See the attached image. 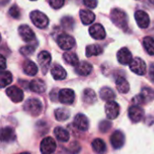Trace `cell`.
Masks as SVG:
<instances>
[{
  "instance_id": "bcb514c9",
  "label": "cell",
  "mask_w": 154,
  "mask_h": 154,
  "mask_svg": "<svg viewBox=\"0 0 154 154\" xmlns=\"http://www.w3.org/2000/svg\"><path fill=\"white\" fill-rule=\"evenodd\" d=\"M31 1H35V0H31Z\"/></svg>"
},
{
  "instance_id": "e575fe53",
  "label": "cell",
  "mask_w": 154,
  "mask_h": 154,
  "mask_svg": "<svg viewBox=\"0 0 154 154\" xmlns=\"http://www.w3.org/2000/svg\"><path fill=\"white\" fill-rule=\"evenodd\" d=\"M62 26L66 29H72L74 25V20L71 17H64L61 20Z\"/></svg>"
},
{
  "instance_id": "f546056e",
  "label": "cell",
  "mask_w": 154,
  "mask_h": 154,
  "mask_svg": "<svg viewBox=\"0 0 154 154\" xmlns=\"http://www.w3.org/2000/svg\"><path fill=\"white\" fill-rule=\"evenodd\" d=\"M83 101L87 104H93L96 102V94L92 89H85L83 94Z\"/></svg>"
},
{
  "instance_id": "484cf974",
  "label": "cell",
  "mask_w": 154,
  "mask_h": 154,
  "mask_svg": "<svg viewBox=\"0 0 154 154\" xmlns=\"http://www.w3.org/2000/svg\"><path fill=\"white\" fill-rule=\"evenodd\" d=\"M116 87L121 94H127L130 90V85L124 77H118L116 79Z\"/></svg>"
},
{
  "instance_id": "52a82bcc",
  "label": "cell",
  "mask_w": 154,
  "mask_h": 154,
  "mask_svg": "<svg viewBox=\"0 0 154 154\" xmlns=\"http://www.w3.org/2000/svg\"><path fill=\"white\" fill-rule=\"evenodd\" d=\"M56 149V142L52 137L45 138L40 144V150L42 154H53Z\"/></svg>"
},
{
  "instance_id": "4316f807",
  "label": "cell",
  "mask_w": 154,
  "mask_h": 154,
  "mask_svg": "<svg viewBox=\"0 0 154 154\" xmlns=\"http://www.w3.org/2000/svg\"><path fill=\"white\" fill-rule=\"evenodd\" d=\"M63 58L64 60V62L72 66H76L79 63V59L77 54L73 52H65L63 54Z\"/></svg>"
},
{
  "instance_id": "83f0119b",
  "label": "cell",
  "mask_w": 154,
  "mask_h": 154,
  "mask_svg": "<svg viewBox=\"0 0 154 154\" xmlns=\"http://www.w3.org/2000/svg\"><path fill=\"white\" fill-rule=\"evenodd\" d=\"M55 137L63 142H66L70 139V134L67 130L63 129V127H56L54 131Z\"/></svg>"
},
{
  "instance_id": "836d02e7",
  "label": "cell",
  "mask_w": 154,
  "mask_h": 154,
  "mask_svg": "<svg viewBox=\"0 0 154 154\" xmlns=\"http://www.w3.org/2000/svg\"><path fill=\"white\" fill-rule=\"evenodd\" d=\"M92 147L97 153H103L106 150V144L102 139H95L92 143Z\"/></svg>"
},
{
  "instance_id": "b9f144b4",
  "label": "cell",
  "mask_w": 154,
  "mask_h": 154,
  "mask_svg": "<svg viewBox=\"0 0 154 154\" xmlns=\"http://www.w3.org/2000/svg\"><path fill=\"white\" fill-rule=\"evenodd\" d=\"M149 75L150 80L154 83V63H152L149 65Z\"/></svg>"
},
{
  "instance_id": "3957f363",
  "label": "cell",
  "mask_w": 154,
  "mask_h": 154,
  "mask_svg": "<svg viewBox=\"0 0 154 154\" xmlns=\"http://www.w3.org/2000/svg\"><path fill=\"white\" fill-rule=\"evenodd\" d=\"M153 100H154V90H152L149 87L142 88L140 94L133 98V102L135 103V105L147 103Z\"/></svg>"
},
{
  "instance_id": "ab89813d",
  "label": "cell",
  "mask_w": 154,
  "mask_h": 154,
  "mask_svg": "<svg viewBox=\"0 0 154 154\" xmlns=\"http://www.w3.org/2000/svg\"><path fill=\"white\" fill-rule=\"evenodd\" d=\"M84 4L89 8H95L97 7V0H84Z\"/></svg>"
},
{
  "instance_id": "4fadbf2b",
  "label": "cell",
  "mask_w": 154,
  "mask_h": 154,
  "mask_svg": "<svg viewBox=\"0 0 154 154\" xmlns=\"http://www.w3.org/2000/svg\"><path fill=\"white\" fill-rule=\"evenodd\" d=\"M134 17H135V20L139 26V27L142 28V29H145L149 26V17L148 16V14L142 10H138L135 12V15H134Z\"/></svg>"
},
{
  "instance_id": "ee69618b",
  "label": "cell",
  "mask_w": 154,
  "mask_h": 154,
  "mask_svg": "<svg viewBox=\"0 0 154 154\" xmlns=\"http://www.w3.org/2000/svg\"><path fill=\"white\" fill-rule=\"evenodd\" d=\"M20 154H30V153H28V152H24V153H20Z\"/></svg>"
},
{
  "instance_id": "7bdbcfd3",
  "label": "cell",
  "mask_w": 154,
  "mask_h": 154,
  "mask_svg": "<svg viewBox=\"0 0 154 154\" xmlns=\"http://www.w3.org/2000/svg\"><path fill=\"white\" fill-rule=\"evenodd\" d=\"M149 2L150 4H152L153 6H154V0H149Z\"/></svg>"
},
{
  "instance_id": "603a6c76",
  "label": "cell",
  "mask_w": 154,
  "mask_h": 154,
  "mask_svg": "<svg viewBox=\"0 0 154 154\" xmlns=\"http://www.w3.org/2000/svg\"><path fill=\"white\" fill-rule=\"evenodd\" d=\"M13 80V76L8 71H0V88L8 86Z\"/></svg>"
},
{
  "instance_id": "5bb4252c",
  "label": "cell",
  "mask_w": 154,
  "mask_h": 154,
  "mask_svg": "<svg viewBox=\"0 0 154 154\" xmlns=\"http://www.w3.org/2000/svg\"><path fill=\"white\" fill-rule=\"evenodd\" d=\"M129 117L132 122H139L141 121L144 115V111L139 105L131 106L129 109Z\"/></svg>"
},
{
  "instance_id": "cb8c5ba5",
  "label": "cell",
  "mask_w": 154,
  "mask_h": 154,
  "mask_svg": "<svg viewBox=\"0 0 154 154\" xmlns=\"http://www.w3.org/2000/svg\"><path fill=\"white\" fill-rule=\"evenodd\" d=\"M51 73L54 79L55 80H63L66 78V71L61 65L58 64L53 66V68L51 69Z\"/></svg>"
},
{
  "instance_id": "7c38bea8",
  "label": "cell",
  "mask_w": 154,
  "mask_h": 154,
  "mask_svg": "<svg viewBox=\"0 0 154 154\" xmlns=\"http://www.w3.org/2000/svg\"><path fill=\"white\" fill-rule=\"evenodd\" d=\"M89 34L90 35L96 40H103L106 36L105 30L103 26L100 24H94L89 28Z\"/></svg>"
},
{
  "instance_id": "1f68e13d",
  "label": "cell",
  "mask_w": 154,
  "mask_h": 154,
  "mask_svg": "<svg viewBox=\"0 0 154 154\" xmlns=\"http://www.w3.org/2000/svg\"><path fill=\"white\" fill-rule=\"evenodd\" d=\"M54 116L57 121L63 122V121H66L67 119H69L70 112H69V110H67L65 108H59L54 111Z\"/></svg>"
},
{
  "instance_id": "ac0fdd59",
  "label": "cell",
  "mask_w": 154,
  "mask_h": 154,
  "mask_svg": "<svg viewBox=\"0 0 154 154\" xmlns=\"http://www.w3.org/2000/svg\"><path fill=\"white\" fill-rule=\"evenodd\" d=\"M111 143L114 149H120L123 146L125 141L124 134L121 131H115L111 136Z\"/></svg>"
},
{
  "instance_id": "e0dca14e",
  "label": "cell",
  "mask_w": 154,
  "mask_h": 154,
  "mask_svg": "<svg viewBox=\"0 0 154 154\" xmlns=\"http://www.w3.org/2000/svg\"><path fill=\"white\" fill-rule=\"evenodd\" d=\"M18 33L21 38L25 42H31L35 39V33L34 31L26 25H22L18 28Z\"/></svg>"
},
{
  "instance_id": "5b68a950",
  "label": "cell",
  "mask_w": 154,
  "mask_h": 154,
  "mask_svg": "<svg viewBox=\"0 0 154 154\" xmlns=\"http://www.w3.org/2000/svg\"><path fill=\"white\" fill-rule=\"evenodd\" d=\"M129 64H130L131 71L133 72L134 73H136L138 75H144L146 73V71H147L146 63L141 58L136 57V58L132 59Z\"/></svg>"
},
{
  "instance_id": "d4e9b609",
  "label": "cell",
  "mask_w": 154,
  "mask_h": 154,
  "mask_svg": "<svg viewBox=\"0 0 154 154\" xmlns=\"http://www.w3.org/2000/svg\"><path fill=\"white\" fill-rule=\"evenodd\" d=\"M23 70H24L25 73H26L27 75L34 76L37 73L38 67L34 62H32L30 60H26L23 64Z\"/></svg>"
},
{
  "instance_id": "ba28073f",
  "label": "cell",
  "mask_w": 154,
  "mask_h": 154,
  "mask_svg": "<svg viewBox=\"0 0 154 154\" xmlns=\"http://www.w3.org/2000/svg\"><path fill=\"white\" fill-rule=\"evenodd\" d=\"M75 94L72 89H62L58 94V100L63 104H72L74 101Z\"/></svg>"
},
{
  "instance_id": "d6a6232c",
  "label": "cell",
  "mask_w": 154,
  "mask_h": 154,
  "mask_svg": "<svg viewBox=\"0 0 154 154\" xmlns=\"http://www.w3.org/2000/svg\"><path fill=\"white\" fill-rule=\"evenodd\" d=\"M143 46L146 52L149 55H154V39L149 36H146L143 39Z\"/></svg>"
},
{
  "instance_id": "f6af8a7d",
  "label": "cell",
  "mask_w": 154,
  "mask_h": 154,
  "mask_svg": "<svg viewBox=\"0 0 154 154\" xmlns=\"http://www.w3.org/2000/svg\"><path fill=\"white\" fill-rule=\"evenodd\" d=\"M0 41H1V35H0Z\"/></svg>"
},
{
  "instance_id": "9a60e30c",
  "label": "cell",
  "mask_w": 154,
  "mask_h": 154,
  "mask_svg": "<svg viewBox=\"0 0 154 154\" xmlns=\"http://www.w3.org/2000/svg\"><path fill=\"white\" fill-rule=\"evenodd\" d=\"M16 140V132L11 127L0 129V141L12 142Z\"/></svg>"
},
{
  "instance_id": "8992f818",
  "label": "cell",
  "mask_w": 154,
  "mask_h": 154,
  "mask_svg": "<svg viewBox=\"0 0 154 154\" xmlns=\"http://www.w3.org/2000/svg\"><path fill=\"white\" fill-rule=\"evenodd\" d=\"M57 44L59 47L64 51L72 49L75 45V40L72 36L67 34H61L57 37Z\"/></svg>"
},
{
  "instance_id": "d6986e66",
  "label": "cell",
  "mask_w": 154,
  "mask_h": 154,
  "mask_svg": "<svg viewBox=\"0 0 154 154\" xmlns=\"http://www.w3.org/2000/svg\"><path fill=\"white\" fill-rule=\"evenodd\" d=\"M117 59H118V62L120 63L126 65V64H129L131 63V61L132 60V55H131V53L129 51L128 48L123 47L118 51Z\"/></svg>"
},
{
  "instance_id": "30bf717a",
  "label": "cell",
  "mask_w": 154,
  "mask_h": 154,
  "mask_svg": "<svg viewBox=\"0 0 154 154\" xmlns=\"http://www.w3.org/2000/svg\"><path fill=\"white\" fill-rule=\"evenodd\" d=\"M8 96L11 99L12 102L14 103H20L24 99V93L23 91L18 88L17 86H10L7 89L6 91Z\"/></svg>"
},
{
  "instance_id": "7a4b0ae2",
  "label": "cell",
  "mask_w": 154,
  "mask_h": 154,
  "mask_svg": "<svg viewBox=\"0 0 154 154\" xmlns=\"http://www.w3.org/2000/svg\"><path fill=\"white\" fill-rule=\"evenodd\" d=\"M24 109L27 113L31 114L32 116H37L41 113L43 110V105L38 99L32 98L26 102L24 105Z\"/></svg>"
},
{
  "instance_id": "f1b7e54d",
  "label": "cell",
  "mask_w": 154,
  "mask_h": 154,
  "mask_svg": "<svg viewBox=\"0 0 154 154\" xmlns=\"http://www.w3.org/2000/svg\"><path fill=\"white\" fill-rule=\"evenodd\" d=\"M100 97L103 101L109 102V101H113L115 99V94L114 92L109 88V87H103L100 90Z\"/></svg>"
},
{
  "instance_id": "f35d334b",
  "label": "cell",
  "mask_w": 154,
  "mask_h": 154,
  "mask_svg": "<svg viewBox=\"0 0 154 154\" xmlns=\"http://www.w3.org/2000/svg\"><path fill=\"white\" fill-rule=\"evenodd\" d=\"M111 126H112V123H111L110 122H108V121H103V122H102L100 123L99 128H100V131H101L106 132V131H108L110 130Z\"/></svg>"
},
{
  "instance_id": "44dd1931",
  "label": "cell",
  "mask_w": 154,
  "mask_h": 154,
  "mask_svg": "<svg viewBox=\"0 0 154 154\" xmlns=\"http://www.w3.org/2000/svg\"><path fill=\"white\" fill-rule=\"evenodd\" d=\"M29 88L34 93L42 94L45 91L46 85L42 79H35L31 81V83L29 84Z\"/></svg>"
},
{
  "instance_id": "7402d4cb",
  "label": "cell",
  "mask_w": 154,
  "mask_h": 154,
  "mask_svg": "<svg viewBox=\"0 0 154 154\" xmlns=\"http://www.w3.org/2000/svg\"><path fill=\"white\" fill-rule=\"evenodd\" d=\"M80 18L82 23L87 26L94 23V21L95 20V15L88 9H83L80 11Z\"/></svg>"
},
{
  "instance_id": "8d00e7d4",
  "label": "cell",
  "mask_w": 154,
  "mask_h": 154,
  "mask_svg": "<svg viewBox=\"0 0 154 154\" xmlns=\"http://www.w3.org/2000/svg\"><path fill=\"white\" fill-rule=\"evenodd\" d=\"M65 0H49L50 6L54 9H59L64 5Z\"/></svg>"
},
{
  "instance_id": "ffe728a7",
  "label": "cell",
  "mask_w": 154,
  "mask_h": 154,
  "mask_svg": "<svg viewBox=\"0 0 154 154\" xmlns=\"http://www.w3.org/2000/svg\"><path fill=\"white\" fill-rule=\"evenodd\" d=\"M92 71H93V66L91 63H89L87 62L78 63V64L75 66L76 73H78L79 75H82V76H86V75L90 74Z\"/></svg>"
},
{
  "instance_id": "6da1fadb",
  "label": "cell",
  "mask_w": 154,
  "mask_h": 154,
  "mask_svg": "<svg viewBox=\"0 0 154 154\" xmlns=\"http://www.w3.org/2000/svg\"><path fill=\"white\" fill-rule=\"evenodd\" d=\"M111 20L119 28L126 30L128 28V17L124 11L114 8L111 11Z\"/></svg>"
},
{
  "instance_id": "d590c367",
  "label": "cell",
  "mask_w": 154,
  "mask_h": 154,
  "mask_svg": "<svg viewBox=\"0 0 154 154\" xmlns=\"http://www.w3.org/2000/svg\"><path fill=\"white\" fill-rule=\"evenodd\" d=\"M35 50V47L30 45H26L20 48V53L25 56H28L30 54H33Z\"/></svg>"
},
{
  "instance_id": "8fae6325",
  "label": "cell",
  "mask_w": 154,
  "mask_h": 154,
  "mask_svg": "<svg viewBox=\"0 0 154 154\" xmlns=\"http://www.w3.org/2000/svg\"><path fill=\"white\" fill-rule=\"evenodd\" d=\"M38 63L43 73H46L51 63V54L46 51L41 52L38 54Z\"/></svg>"
},
{
  "instance_id": "74e56055",
  "label": "cell",
  "mask_w": 154,
  "mask_h": 154,
  "mask_svg": "<svg viewBox=\"0 0 154 154\" xmlns=\"http://www.w3.org/2000/svg\"><path fill=\"white\" fill-rule=\"evenodd\" d=\"M9 15L14 18H19L20 17V9L17 6H13L9 9Z\"/></svg>"
},
{
  "instance_id": "60d3db41",
  "label": "cell",
  "mask_w": 154,
  "mask_h": 154,
  "mask_svg": "<svg viewBox=\"0 0 154 154\" xmlns=\"http://www.w3.org/2000/svg\"><path fill=\"white\" fill-rule=\"evenodd\" d=\"M6 67H7V60L2 54H0V71L5 70Z\"/></svg>"
},
{
  "instance_id": "2e32d148",
  "label": "cell",
  "mask_w": 154,
  "mask_h": 154,
  "mask_svg": "<svg viewBox=\"0 0 154 154\" xmlns=\"http://www.w3.org/2000/svg\"><path fill=\"white\" fill-rule=\"evenodd\" d=\"M73 124L74 126L82 131H85L88 130V127H89V121L87 119V117L85 115V114H82V113H79L77 114L75 117H74V120H73Z\"/></svg>"
},
{
  "instance_id": "9c48e42d",
  "label": "cell",
  "mask_w": 154,
  "mask_h": 154,
  "mask_svg": "<svg viewBox=\"0 0 154 154\" xmlns=\"http://www.w3.org/2000/svg\"><path fill=\"white\" fill-rule=\"evenodd\" d=\"M105 113L108 119L114 120L119 116L120 113V106L114 101H109L105 104Z\"/></svg>"
},
{
  "instance_id": "277c9868",
  "label": "cell",
  "mask_w": 154,
  "mask_h": 154,
  "mask_svg": "<svg viewBox=\"0 0 154 154\" xmlns=\"http://www.w3.org/2000/svg\"><path fill=\"white\" fill-rule=\"evenodd\" d=\"M30 18L33 24L38 28H45L48 26V23H49L48 17L44 13L37 11V10L33 11L30 14Z\"/></svg>"
},
{
  "instance_id": "4dcf8cb0",
  "label": "cell",
  "mask_w": 154,
  "mask_h": 154,
  "mask_svg": "<svg viewBox=\"0 0 154 154\" xmlns=\"http://www.w3.org/2000/svg\"><path fill=\"white\" fill-rule=\"evenodd\" d=\"M103 53V47L99 45H90L86 47V56L91 57L99 55Z\"/></svg>"
}]
</instances>
